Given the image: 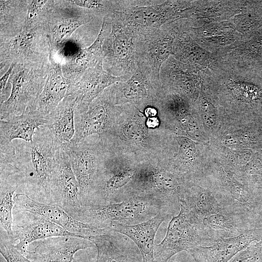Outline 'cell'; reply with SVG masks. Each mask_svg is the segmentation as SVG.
Segmentation results:
<instances>
[{"label": "cell", "mask_w": 262, "mask_h": 262, "mask_svg": "<svg viewBox=\"0 0 262 262\" xmlns=\"http://www.w3.org/2000/svg\"><path fill=\"white\" fill-rule=\"evenodd\" d=\"M12 162L18 192L38 202L52 204V188L62 148L46 125L37 129L33 141H13Z\"/></svg>", "instance_id": "obj_1"}, {"label": "cell", "mask_w": 262, "mask_h": 262, "mask_svg": "<svg viewBox=\"0 0 262 262\" xmlns=\"http://www.w3.org/2000/svg\"><path fill=\"white\" fill-rule=\"evenodd\" d=\"M171 214L159 200L135 196L122 202L82 207L73 218L99 229H110L115 224L131 225L147 221L159 213Z\"/></svg>", "instance_id": "obj_2"}, {"label": "cell", "mask_w": 262, "mask_h": 262, "mask_svg": "<svg viewBox=\"0 0 262 262\" xmlns=\"http://www.w3.org/2000/svg\"><path fill=\"white\" fill-rule=\"evenodd\" d=\"M192 0H113L114 13L138 34L145 36L181 18Z\"/></svg>", "instance_id": "obj_3"}, {"label": "cell", "mask_w": 262, "mask_h": 262, "mask_svg": "<svg viewBox=\"0 0 262 262\" xmlns=\"http://www.w3.org/2000/svg\"><path fill=\"white\" fill-rule=\"evenodd\" d=\"M49 70V61L42 66L34 67L15 64L8 81V85H11L10 95L0 105V120L33 112L46 83Z\"/></svg>", "instance_id": "obj_4"}, {"label": "cell", "mask_w": 262, "mask_h": 262, "mask_svg": "<svg viewBox=\"0 0 262 262\" xmlns=\"http://www.w3.org/2000/svg\"><path fill=\"white\" fill-rule=\"evenodd\" d=\"M0 73L12 64L24 67L42 66L49 62L51 47L44 24L24 28L16 36L0 43Z\"/></svg>", "instance_id": "obj_5"}, {"label": "cell", "mask_w": 262, "mask_h": 262, "mask_svg": "<svg viewBox=\"0 0 262 262\" xmlns=\"http://www.w3.org/2000/svg\"><path fill=\"white\" fill-rule=\"evenodd\" d=\"M211 245L201 223L185 205L180 203V212L170 220L164 238L160 244L155 245V262H167L180 252Z\"/></svg>", "instance_id": "obj_6"}, {"label": "cell", "mask_w": 262, "mask_h": 262, "mask_svg": "<svg viewBox=\"0 0 262 262\" xmlns=\"http://www.w3.org/2000/svg\"><path fill=\"white\" fill-rule=\"evenodd\" d=\"M142 36L113 13L112 29L103 45L104 69L116 77L130 78L137 66V45Z\"/></svg>", "instance_id": "obj_7"}, {"label": "cell", "mask_w": 262, "mask_h": 262, "mask_svg": "<svg viewBox=\"0 0 262 262\" xmlns=\"http://www.w3.org/2000/svg\"><path fill=\"white\" fill-rule=\"evenodd\" d=\"M180 31L179 21L176 20L142 36L138 43L137 63L149 69L159 82L162 66L172 55L174 43Z\"/></svg>", "instance_id": "obj_8"}, {"label": "cell", "mask_w": 262, "mask_h": 262, "mask_svg": "<svg viewBox=\"0 0 262 262\" xmlns=\"http://www.w3.org/2000/svg\"><path fill=\"white\" fill-rule=\"evenodd\" d=\"M14 199V209L38 215L82 238L88 239L110 230L83 223L72 217L58 205L38 202L23 193H16Z\"/></svg>", "instance_id": "obj_9"}, {"label": "cell", "mask_w": 262, "mask_h": 262, "mask_svg": "<svg viewBox=\"0 0 262 262\" xmlns=\"http://www.w3.org/2000/svg\"><path fill=\"white\" fill-rule=\"evenodd\" d=\"M65 151L80 186L81 206H89L101 166L97 149L87 144L84 138Z\"/></svg>", "instance_id": "obj_10"}, {"label": "cell", "mask_w": 262, "mask_h": 262, "mask_svg": "<svg viewBox=\"0 0 262 262\" xmlns=\"http://www.w3.org/2000/svg\"><path fill=\"white\" fill-rule=\"evenodd\" d=\"M67 0H59L57 7L44 24L51 49L56 52L80 26L92 21L95 17L88 11L77 7L71 10Z\"/></svg>", "instance_id": "obj_11"}, {"label": "cell", "mask_w": 262, "mask_h": 262, "mask_svg": "<svg viewBox=\"0 0 262 262\" xmlns=\"http://www.w3.org/2000/svg\"><path fill=\"white\" fill-rule=\"evenodd\" d=\"M103 60L87 69L74 83L68 86L67 95L76 97L75 114L85 112L90 104L106 89L129 78L116 77L105 70Z\"/></svg>", "instance_id": "obj_12"}, {"label": "cell", "mask_w": 262, "mask_h": 262, "mask_svg": "<svg viewBox=\"0 0 262 262\" xmlns=\"http://www.w3.org/2000/svg\"><path fill=\"white\" fill-rule=\"evenodd\" d=\"M52 204L64 209L72 217L82 207L80 188L69 156L61 148L52 188Z\"/></svg>", "instance_id": "obj_13"}, {"label": "cell", "mask_w": 262, "mask_h": 262, "mask_svg": "<svg viewBox=\"0 0 262 262\" xmlns=\"http://www.w3.org/2000/svg\"><path fill=\"white\" fill-rule=\"evenodd\" d=\"M33 248L24 255L32 262H73L79 250L94 245L89 239L77 236H59L33 242Z\"/></svg>", "instance_id": "obj_14"}, {"label": "cell", "mask_w": 262, "mask_h": 262, "mask_svg": "<svg viewBox=\"0 0 262 262\" xmlns=\"http://www.w3.org/2000/svg\"><path fill=\"white\" fill-rule=\"evenodd\" d=\"M205 73L180 62L172 55L164 62L160 72L161 83L169 89L182 93L197 100L204 84Z\"/></svg>", "instance_id": "obj_15"}, {"label": "cell", "mask_w": 262, "mask_h": 262, "mask_svg": "<svg viewBox=\"0 0 262 262\" xmlns=\"http://www.w3.org/2000/svg\"><path fill=\"white\" fill-rule=\"evenodd\" d=\"M248 1L244 0H192L183 13L185 24L197 28L213 22L230 19L241 13Z\"/></svg>", "instance_id": "obj_16"}, {"label": "cell", "mask_w": 262, "mask_h": 262, "mask_svg": "<svg viewBox=\"0 0 262 262\" xmlns=\"http://www.w3.org/2000/svg\"><path fill=\"white\" fill-rule=\"evenodd\" d=\"M112 25V14L104 17L100 31L94 42L89 46L80 49L62 66L68 86L76 82L87 69L103 60L102 45L105 37L111 31Z\"/></svg>", "instance_id": "obj_17"}, {"label": "cell", "mask_w": 262, "mask_h": 262, "mask_svg": "<svg viewBox=\"0 0 262 262\" xmlns=\"http://www.w3.org/2000/svg\"><path fill=\"white\" fill-rule=\"evenodd\" d=\"M20 211L26 217L25 221L22 225H13V232L15 246L23 255L35 241L59 236L79 237L38 215Z\"/></svg>", "instance_id": "obj_18"}, {"label": "cell", "mask_w": 262, "mask_h": 262, "mask_svg": "<svg viewBox=\"0 0 262 262\" xmlns=\"http://www.w3.org/2000/svg\"><path fill=\"white\" fill-rule=\"evenodd\" d=\"M113 96L110 87L106 89L82 114H75L76 143L93 134L100 135L107 128L112 110Z\"/></svg>", "instance_id": "obj_19"}, {"label": "cell", "mask_w": 262, "mask_h": 262, "mask_svg": "<svg viewBox=\"0 0 262 262\" xmlns=\"http://www.w3.org/2000/svg\"><path fill=\"white\" fill-rule=\"evenodd\" d=\"M97 249L96 262H144L136 245L128 237L111 229L90 237Z\"/></svg>", "instance_id": "obj_20"}, {"label": "cell", "mask_w": 262, "mask_h": 262, "mask_svg": "<svg viewBox=\"0 0 262 262\" xmlns=\"http://www.w3.org/2000/svg\"><path fill=\"white\" fill-rule=\"evenodd\" d=\"M253 222L247 216L227 208L200 221L202 229L212 245L220 240L236 236L246 230L254 229Z\"/></svg>", "instance_id": "obj_21"}, {"label": "cell", "mask_w": 262, "mask_h": 262, "mask_svg": "<svg viewBox=\"0 0 262 262\" xmlns=\"http://www.w3.org/2000/svg\"><path fill=\"white\" fill-rule=\"evenodd\" d=\"M68 88V84L63 74L61 62L56 60L54 52L51 49L47 80L33 112L47 116L66 96Z\"/></svg>", "instance_id": "obj_22"}, {"label": "cell", "mask_w": 262, "mask_h": 262, "mask_svg": "<svg viewBox=\"0 0 262 262\" xmlns=\"http://www.w3.org/2000/svg\"><path fill=\"white\" fill-rule=\"evenodd\" d=\"M161 82L154 77L151 71L137 63L135 72L128 80L110 86L114 100L116 103L137 102L152 97L153 86Z\"/></svg>", "instance_id": "obj_23"}, {"label": "cell", "mask_w": 262, "mask_h": 262, "mask_svg": "<svg viewBox=\"0 0 262 262\" xmlns=\"http://www.w3.org/2000/svg\"><path fill=\"white\" fill-rule=\"evenodd\" d=\"M75 103V96L66 95L56 109L47 116L46 125L65 151L76 144Z\"/></svg>", "instance_id": "obj_24"}, {"label": "cell", "mask_w": 262, "mask_h": 262, "mask_svg": "<svg viewBox=\"0 0 262 262\" xmlns=\"http://www.w3.org/2000/svg\"><path fill=\"white\" fill-rule=\"evenodd\" d=\"M170 217L166 213L161 212L147 221L131 225L115 224L110 229L130 238L139 249L144 262H155V235L161 224Z\"/></svg>", "instance_id": "obj_25"}, {"label": "cell", "mask_w": 262, "mask_h": 262, "mask_svg": "<svg viewBox=\"0 0 262 262\" xmlns=\"http://www.w3.org/2000/svg\"><path fill=\"white\" fill-rule=\"evenodd\" d=\"M172 56L180 62L205 74L214 69L218 65L216 55L201 47L181 28L174 43Z\"/></svg>", "instance_id": "obj_26"}, {"label": "cell", "mask_w": 262, "mask_h": 262, "mask_svg": "<svg viewBox=\"0 0 262 262\" xmlns=\"http://www.w3.org/2000/svg\"><path fill=\"white\" fill-rule=\"evenodd\" d=\"M262 239V227L247 229L239 235L220 240L213 245L197 247L206 262H229L252 243Z\"/></svg>", "instance_id": "obj_27"}, {"label": "cell", "mask_w": 262, "mask_h": 262, "mask_svg": "<svg viewBox=\"0 0 262 262\" xmlns=\"http://www.w3.org/2000/svg\"><path fill=\"white\" fill-rule=\"evenodd\" d=\"M47 123V116L35 112L0 120V146L11 144L14 140L33 141L37 129Z\"/></svg>", "instance_id": "obj_28"}, {"label": "cell", "mask_w": 262, "mask_h": 262, "mask_svg": "<svg viewBox=\"0 0 262 262\" xmlns=\"http://www.w3.org/2000/svg\"><path fill=\"white\" fill-rule=\"evenodd\" d=\"M29 0L0 1V43L7 41L24 29Z\"/></svg>", "instance_id": "obj_29"}, {"label": "cell", "mask_w": 262, "mask_h": 262, "mask_svg": "<svg viewBox=\"0 0 262 262\" xmlns=\"http://www.w3.org/2000/svg\"><path fill=\"white\" fill-rule=\"evenodd\" d=\"M19 183L15 174L0 172V222L8 237L14 240L13 232V211L14 196Z\"/></svg>", "instance_id": "obj_30"}, {"label": "cell", "mask_w": 262, "mask_h": 262, "mask_svg": "<svg viewBox=\"0 0 262 262\" xmlns=\"http://www.w3.org/2000/svg\"><path fill=\"white\" fill-rule=\"evenodd\" d=\"M59 0H29L27 16L24 28L44 24L58 4Z\"/></svg>", "instance_id": "obj_31"}, {"label": "cell", "mask_w": 262, "mask_h": 262, "mask_svg": "<svg viewBox=\"0 0 262 262\" xmlns=\"http://www.w3.org/2000/svg\"><path fill=\"white\" fill-rule=\"evenodd\" d=\"M244 35H218L194 39L201 47L215 54L220 49L243 39Z\"/></svg>", "instance_id": "obj_32"}, {"label": "cell", "mask_w": 262, "mask_h": 262, "mask_svg": "<svg viewBox=\"0 0 262 262\" xmlns=\"http://www.w3.org/2000/svg\"><path fill=\"white\" fill-rule=\"evenodd\" d=\"M71 5L84 9L96 17H102L114 12L113 0H67Z\"/></svg>", "instance_id": "obj_33"}, {"label": "cell", "mask_w": 262, "mask_h": 262, "mask_svg": "<svg viewBox=\"0 0 262 262\" xmlns=\"http://www.w3.org/2000/svg\"><path fill=\"white\" fill-rule=\"evenodd\" d=\"M0 229V252L7 262H32L16 247V242L10 239Z\"/></svg>", "instance_id": "obj_34"}, {"label": "cell", "mask_w": 262, "mask_h": 262, "mask_svg": "<svg viewBox=\"0 0 262 262\" xmlns=\"http://www.w3.org/2000/svg\"><path fill=\"white\" fill-rule=\"evenodd\" d=\"M229 262H262V239L252 243Z\"/></svg>", "instance_id": "obj_35"}, {"label": "cell", "mask_w": 262, "mask_h": 262, "mask_svg": "<svg viewBox=\"0 0 262 262\" xmlns=\"http://www.w3.org/2000/svg\"><path fill=\"white\" fill-rule=\"evenodd\" d=\"M15 64H12L9 69L4 73L0 79V103L6 101L10 95L11 89L9 88L8 81L14 67Z\"/></svg>", "instance_id": "obj_36"}, {"label": "cell", "mask_w": 262, "mask_h": 262, "mask_svg": "<svg viewBox=\"0 0 262 262\" xmlns=\"http://www.w3.org/2000/svg\"><path fill=\"white\" fill-rule=\"evenodd\" d=\"M125 135L131 139L140 141L143 138L144 132L142 127L135 121H130L124 127Z\"/></svg>", "instance_id": "obj_37"}, {"label": "cell", "mask_w": 262, "mask_h": 262, "mask_svg": "<svg viewBox=\"0 0 262 262\" xmlns=\"http://www.w3.org/2000/svg\"><path fill=\"white\" fill-rule=\"evenodd\" d=\"M167 262H195V261L188 251H184L175 255Z\"/></svg>", "instance_id": "obj_38"}, {"label": "cell", "mask_w": 262, "mask_h": 262, "mask_svg": "<svg viewBox=\"0 0 262 262\" xmlns=\"http://www.w3.org/2000/svg\"><path fill=\"white\" fill-rule=\"evenodd\" d=\"M187 251L193 257L195 262H206L204 256L197 247L190 249Z\"/></svg>", "instance_id": "obj_39"}, {"label": "cell", "mask_w": 262, "mask_h": 262, "mask_svg": "<svg viewBox=\"0 0 262 262\" xmlns=\"http://www.w3.org/2000/svg\"><path fill=\"white\" fill-rule=\"evenodd\" d=\"M145 113L148 118L155 117L157 114V111L154 107H147L145 110Z\"/></svg>", "instance_id": "obj_40"}, {"label": "cell", "mask_w": 262, "mask_h": 262, "mask_svg": "<svg viewBox=\"0 0 262 262\" xmlns=\"http://www.w3.org/2000/svg\"><path fill=\"white\" fill-rule=\"evenodd\" d=\"M159 121L157 117H149L147 120V125L148 127L154 128L158 125Z\"/></svg>", "instance_id": "obj_41"}, {"label": "cell", "mask_w": 262, "mask_h": 262, "mask_svg": "<svg viewBox=\"0 0 262 262\" xmlns=\"http://www.w3.org/2000/svg\"><path fill=\"white\" fill-rule=\"evenodd\" d=\"M0 262H7L5 259L1 256L0 257Z\"/></svg>", "instance_id": "obj_42"}]
</instances>
